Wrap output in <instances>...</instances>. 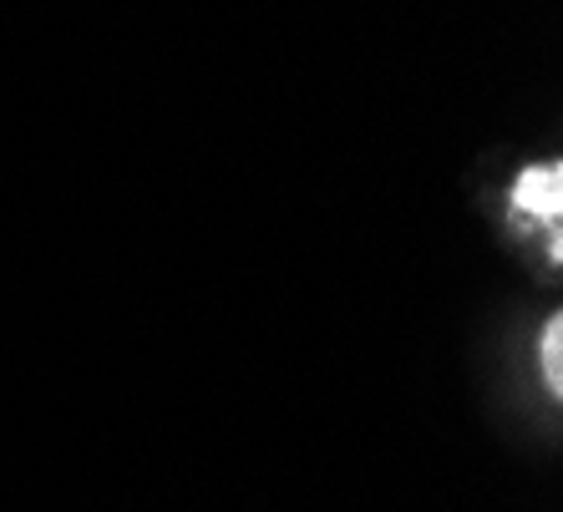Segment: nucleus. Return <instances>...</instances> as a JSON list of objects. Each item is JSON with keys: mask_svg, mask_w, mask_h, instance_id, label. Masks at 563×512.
Returning <instances> with one entry per match:
<instances>
[{"mask_svg": "<svg viewBox=\"0 0 563 512\" xmlns=\"http://www.w3.org/2000/svg\"><path fill=\"white\" fill-rule=\"evenodd\" d=\"M538 376H543L549 396L559 401L563 396V315L559 310H549L543 330H538Z\"/></svg>", "mask_w": 563, "mask_h": 512, "instance_id": "obj_1", "label": "nucleus"}]
</instances>
